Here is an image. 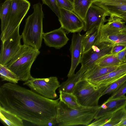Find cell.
I'll list each match as a JSON object with an SVG mask.
<instances>
[{
	"mask_svg": "<svg viewBox=\"0 0 126 126\" xmlns=\"http://www.w3.org/2000/svg\"><path fill=\"white\" fill-rule=\"evenodd\" d=\"M59 100L46 98L16 84L9 82L0 87V106L38 126H47L56 120Z\"/></svg>",
	"mask_w": 126,
	"mask_h": 126,
	"instance_id": "obj_1",
	"label": "cell"
},
{
	"mask_svg": "<svg viewBox=\"0 0 126 126\" xmlns=\"http://www.w3.org/2000/svg\"><path fill=\"white\" fill-rule=\"evenodd\" d=\"M99 107L76 109L68 107L59 100L57 106L56 120L59 126H88L94 119Z\"/></svg>",
	"mask_w": 126,
	"mask_h": 126,
	"instance_id": "obj_2",
	"label": "cell"
},
{
	"mask_svg": "<svg viewBox=\"0 0 126 126\" xmlns=\"http://www.w3.org/2000/svg\"><path fill=\"white\" fill-rule=\"evenodd\" d=\"M33 12L26 19L21 35L24 44L39 50L41 46L44 33V14L42 4L40 2L33 5Z\"/></svg>",
	"mask_w": 126,
	"mask_h": 126,
	"instance_id": "obj_3",
	"label": "cell"
},
{
	"mask_svg": "<svg viewBox=\"0 0 126 126\" xmlns=\"http://www.w3.org/2000/svg\"><path fill=\"white\" fill-rule=\"evenodd\" d=\"M40 53L39 50L24 44L5 66L17 76L20 80L26 82L33 77L31 74V67Z\"/></svg>",
	"mask_w": 126,
	"mask_h": 126,
	"instance_id": "obj_4",
	"label": "cell"
},
{
	"mask_svg": "<svg viewBox=\"0 0 126 126\" xmlns=\"http://www.w3.org/2000/svg\"><path fill=\"white\" fill-rule=\"evenodd\" d=\"M105 89L98 88L87 80L82 79L77 83L72 93L80 105L87 107H94L99 106V100Z\"/></svg>",
	"mask_w": 126,
	"mask_h": 126,
	"instance_id": "obj_5",
	"label": "cell"
},
{
	"mask_svg": "<svg viewBox=\"0 0 126 126\" xmlns=\"http://www.w3.org/2000/svg\"><path fill=\"white\" fill-rule=\"evenodd\" d=\"M12 3L5 29L1 32L2 41L5 40L20 24L28 13L30 3L27 0H12Z\"/></svg>",
	"mask_w": 126,
	"mask_h": 126,
	"instance_id": "obj_6",
	"label": "cell"
},
{
	"mask_svg": "<svg viewBox=\"0 0 126 126\" xmlns=\"http://www.w3.org/2000/svg\"><path fill=\"white\" fill-rule=\"evenodd\" d=\"M23 84L46 98L54 99L58 97L56 91L59 88L60 84L56 77L41 78L32 77Z\"/></svg>",
	"mask_w": 126,
	"mask_h": 126,
	"instance_id": "obj_7",
	"label": "cell"
},
{
	"mask_svg": "<svg viewBox=\"0 0 126 126\" xmlns=\"http://www.w3.org/2000/svg\"><path fill=\"white\" fill-rule=\"evenodd\" d=\"M114 45L97 42L88 51L82 53L80 62L81 66L79 70L84 73L89 68L100 59L110 54Z\"/></svg>",
	"mask_w": 126,
	"mask_h": 126,
	"instance_id": "obj_8",
	"label": "cell"
},
{
	"mask_svg": "<svg viewBox=\"0 0 126 126\" xmlns=\"http://www.w3.org/2000/svg\"><path fill=\"white\" fill-rule=\"evenodd\" d=\"M18 27L5 40L2 41L0 54V64L6 65L16 54L22 45L21 35Z\"/></svg>",
	"mask_w": 126,
	"mask_h": 126,
	"instance_id": "obj_9",
	"label": "cell"
},
{
	"mask_svg": "<svg viewBox=\"0 0 126 126\" xmlns=\"http://www.w3.org/2000/svg\"><path fill=\"white\" fill-rule=\"evenodd\" d=\"M58 18L61 27L69 33L80 32L84 30V21L74 11L60 8Z\"/></svg>",
	"mask_w": 126,
	"mask_h": 126,
	"instance_id": "obj_10",
	"label": "cell"
},
{
	"mask_svg": "<svg viewBox=\"0 0 126 126\" xmlns=\"http://www.w3.org/2000/svg\"><path fill=\"white\" fill-rule=\"evenodd\" d=\"M104 23L99 28L97 42L122 45L126 47V30L109 29L104 25Z\"/></svg>",
	"mask_w": 126,
	"mask_h": 126,
	"instance_id": "obj_11",
	"label": "cell"
},
{
	"mask_svg": "<svg viewBox=\"0 0 126 126\" xmlns=\"http://www.w3.org/2000/svg\"><path fill=\"white\" fill-rule=\"evenodd\" d=\"M109 14L104 9L93 3L85 16L83 30L86 31L94 27L99 28L106 22V17Z\"/></svg>",
	"mask_w": 126,
	"mask_h": 126,
	"instance_id": "obj_12",
	"label": "cell"
},
{
	"mask_svg": "<svg viewBox=\"0 0 126 126\" xmlns=\"http://www.w3.org/2000/svg\"><path fill=\"white\" fill-rule=\"evenodd\" d=\"M83 35L80 32L73 33L70 47L71 56V67L67 75L70 77L75 74V70L80 63L82 54Z\"/></svg>",
	"mask_w": 126,
	"mask_h": 126,
	"instance_id": "obj_13",
	"label": "cell"
},
{
	"mask_svg": "<svg viewBox=\"0 0 126 126\" xmlns=\"http://www.w3.org/2000/svg\"><path fill=\"white\" fill-rule=\"evenodd\" d=\"M126 75V62H122L116 69L106 75L87 80L98 88H106L111 84Z\"/></svg>",
	"mask_w": 126,
	"mask_h": 126,
	"instance_id": "obj_14",
	"label": "cell"
},
{
	"mask_svg": "<svg viewBox=\"0 0 126 126\" xmlns=\"http://www.w3.org/2000/svg\"><path fill=\"white\" fill-rule=\"evenodd\" d=\"M93 3L110 15L126 16V0H94Z\"/></svg>",
	"mask_w": 126,
	"mask_h": 126,
	"instance_id": "obj_15",
	"label": "cell"
},
{
	"mask_svg": "<svg viewBox=\"0 0 126 126\" xmlns=\"http://www.w3.org/2000/svg\"><path fill=\"white\" fill-rule=\"evenodd\" d=\"M43 39L47 46L57 49L63 47L69 40L65 30L61 27L49 32L44 33Z\"/></svg>",
	"mask_w": 126,
	"mask_h": 126,
	"instance_id": "obj_16",
	"label": "cell"
},
{
	"mask_svg": "<svg viewBox=\"0 0 126 126\" xmlns=\"http://www.w3.org/2000/svg\"><path fill=\"white\" fill-rule=\"evenodd\" d=\"M126 107V96L115 99L109 98L101 105L95 116L94 119L107 114L112 113L119 109Z\"/></svg>",
	"mask_w": 126,
	"mask_h": 126,
	"instance_id": "obj_17",
	"label": "cell"
},
{
	"mask_svg": "<svg viewBox=\"0 0 126 126\" xmlns=\"http://www.w3.org/2000/svg\"><path fill=\"white\" fill-rule=\"evenodd\" d=\"M118 66L103 67L94 64L85 72L82 79L89 80L101 77L115 70Z\"/></svg>",
	"mask_w": 126,
	"mask_h": 126,
	"instance_id": "obj_18",
	"label": "cell"
},
{
	"mask_svg": "<svg viewBox=\"0 0 126 126\" xmlns=\"http://www.w3.org/2000/svg\"><path fill=\"white\" fill-rule=\"evenodd\" d=\"M99 28L94 27L86 31L82 38V53L88 51L97 42Z\"/></svg>",
	"mask_w": 126,
	"mask_h": 126,
	"instance_id": "obj_19",
	"label": "cell"
},
{
	"mask_svg": "<svg viewBox=\"0 0 126 126\" xmlns=\"http://www.w3.org/2000/svg\"><path fill=\"white\" fill-rule=\"evenodd\" d=\"M0 118L1 121L8 126H23V120L15 114L0 106Z\"/></svg>",
	"mask_w": 126,
	"mask_h": 126,
	"instance_id": "obj_20",
	"label": "cell"
},
{
	"mask_svg": "<svg viewBox=\"0 0 126 126\" xmlns=\"http://www.w3.org/2000/svg\"><path fill=\"white\" fill-rule=\"evenodd\" d=\"M84 73L78 71L76 74H74L68 77L65 81L60 84L58 90L67 93H72L73 89L77 83L82 80Z\"/></svg>",
	"mask_w": 126,
	"mask_h": 126,
	"instance_id": "obj_21",
	"label": "cell"
},
{
	"mask_svg": "<svg viewBox=\"0 0 126 126\" xmlns=\"http://www.w3.org/2000/svg\"><path fill=\"white\" fill-rule=\"evenodd\" d=\"M94 0H74V11L84 21L86 13Z\"/></svg>",
	"mask_w": 126,
	"mask_h": 126,
	"instance_id": "obj_22",
	"label": "cell"
},
{
	"mask_svg": "<svg viewBox=\"0 0 126 126\" xmlns=\"http://www.w3.org/2000/svg\"><path fill=\"white\" fill-rule=\"evenodd\" d=\"M59 91L60 100L68 107L78 110L85 107L81 106L79 104L77 97L73 93L65 92L61 91Z\"/></svg>",
	"mask_w": 126,
	"mask_h": 126,
	"instance_id": "obj_23",
	"label": "cell"
},
{
	"mask_svg": "<svg viewBox=\"0 0 126 126\" xmlns=\"http://www.w3.org/2000/svg\"><path fill=\"white\" fill-rule=\"evenodd\" d=\"M109 17L108 19H106V23L104 24L106 27L117 30H124L126 28V23L122 18L114 15L110 14Z\"/></svg>",
	"mask_w": 126,
	"mask_h": 126,
	"instance_id": "obj_24",
	"label": "cell"
},
{
	"mask_svg": "<svg viewBox=\"0 0 126 126\" xmlns=\"http://www.w3.org/2000/svg\"><path fill=\"white\" fill-rule=\"evenodd\" d=\"M122 62L118 58L116 54H110L106 55L94 63L103 67L118 66Z\"/></svg>",
	"mask_w": 126,
	"mask_h": 126,
	"instance_id": "obj_25",
	"label": "cell"
},
{
	"mask_svg": "<svg viewBox=\"0 0 126 126\" xmlns=\"http://www.w3.org/2000/svg\"><path fill=\"white\" fill-rule=\"evenodd\" d=\"M12 3V0H5L0 6V18L1 20V32L4 31L6 26Z\"/></svg>",
	"mask_w": 126,
	"mask_h": 126,
	"instance_id": "obj_26",
	"label": "cell"
},
{
	"mask_svg": "<svg viewBox=\"0 0 126 126\" xmlns=\"http://www.w3.org/2000/svg\"><path fill=\"white\" fill-rule=\"evenodd\" d=\"M126 117V108L125 107L113 113L110 119L104 126H119Z\"/></svg>",
	"mask_w": 126,
	"mask_h": 126,
	"instance_id": "obj_27",
	"label": "cell"
},
{
	"mask_svg": "<svg viewBox=\"0 0 126 126\" xmlns=\"http://www.w3.org/2000/svg\"><path fill=\"white\" fill-rule=\"evenodd\" d=\"M0 78L2 80L5 81L17 84L19 79L13 72L9 69L5 65L0 64Z\"/></svg>",
	"mask_w": 126,
	"mask_h": 126,
	"instance_id": "obj_28",
	"label": "cell"
},
{
	"mask_svg": "<svg viewBox=\"0 0 126 126\" xmlns=\"http://www.w3.org/2000/svg\"><path fill=\"white\" fill-rule=\"evenodd\" d=\"M126 81V75L108 86L102 92L101 96L106 94L113 93Z\"/></svg>",
	"mask_w": 126,
	"mask_h": 126,
	"instance_id": "obj_29",
	"label": "cell"
},
{
	"mask_svg": "<svg viewBox=\"0 0 126 126\" xmlns=\"http://www.w3.org/2000/svg\"><path fill=\"white\" fill-rule=\"evenodd\" d=\"M126 93V81L123 84L113 93L110 99H115L125 96Z\"/></svg>",
	"mask_w": 126,
	"mask_h": 126,
	"instance_id": "obj_30",
	"label": "cell"
},
{
	"mask_svg": "<svg viewBox=\"0 0 126 126\" xmlns=\"http://www.w3.org/2000/svg\"><path fill=\"white\" fill-rule=\"evenodd\" d=\"M112 113L107 114L95 120L93 122L89 125L88 126H104L110 119Z\"/></svg>",
	"mask_w": 126,
	"mask_h": 126,
	"instance_id": "obj_31",
	"label": "cell"
},
{
	"mask_svg": "<svg viewBox=\"0 0 126 126\" xmlns=\"http://www.w3.org/2000/svg\"><path fill=\"white\" fill-rule=\"evenodd\" d=\"M43 4L49 7L55 14L58 18L60 17L59 9L58 7L56 0H42Z\"/></svg>",
	"mask_w": 126,
	"mask_h": 126,
	"instance_id": "obj_32",
	"label": "cell"
},
{
	"mask_svg": "<svg viewBox=\"0 0 126 126\" xmlns=\"http://www.w3.org/2000/svg\"><path fill=\"white\" fill-rule=\"evenodd\" d=\"M57 6L59 8H62L73 11V3L69 0H56Z\"/></svg>",
	"mask_w": 126,
	"mask_h": 126,
	"instance_id": "obj_33",
	"label": "cell"
},
{
	"mask_svg": "<svg viewBox=\"0 0 126 126\" xmlns=\"http://www.w3.org/2000/svg\"><path fill=\"white\" fill-rule=\"evenodd\" d=\"M125 47L122 45H114L112 48L110 54H116L124 49Z\"/></svg>",
	"mask_w": 126,
	"mask_h": 126,
	"instance_id": "obj_34",
	"label": "cell"
},
{
	"mask_svg": "<svg viewBox=\"0 0 126 126\" xmlns=\"http://www.w3.org/2000/svg\"><path fill=\"white\" fill-rule=\"evenodd\" d=\"M118 59L122 62H124L126 55V47L122 51L116 54Z\"/></svg>",
	"mask_w": 126,
	"mask_h": 126,
	"instance_id": "obj_35",
	"label": "cell"
},
{
	"mask_svg": "<svg viewBox=\"0 0 126 126\" xmlns=\"http://www.w3.org/2000/svg\"><path fill=\"white\" fill-rule=\"evenodd\" d=\"M57 124L56 120H53L49 122L47 124V126H54Z\"/></svg>",
	"mask_w": 126,
	"mask_h": 126,
	"instance_id": "obj_36",
	"label": "cell"
},
{
	"mask_svg": "<svg viewBox=\"0 0 126 126\" xmlns=\"http://www.w3.org/2000/svg\"><path fill=\"white\" fill-rule=\"evenodd\" d=\"M119 126H126V117L125 119L119 125Z\"/></svg>",
	"mask_w": 126,
	"mask_h": 126,
	"instance_id": "obj_37",
	"label": "cell"
},
{
	"mask_svg": "<svg viewBox=\"0 0 126 126\" xmlns=\"http://www.w3.org/2000/svg\"><path fill=\"white\" fill-rule=\"evenodd\" d=\"M122 18L124 21L126 23V16Z\"/></svg>",
	"mask_w": 126,
	"mask_h": 126,
	"instance_id": "obj_38",
	"label": "cell"
},
{
	"mask_svg": "<svg viewBox=\"0 0 126 126\" xmlns=\"http://www.w3.org/2000/svg\"><path fill=\"white\" fill-rule=\"evenodd\" d=\"M126 62V55L125 56L124 62Z\"/></svg>",
	"mask_w": 126,
	"mask_h": 126,
	"instance_id": "obj_39",
	"label": "cell"
},
{
	"mask_svg": "<svg viewBox=\"0 0 126 126\" xmlns=\"http://www.w3.org/2000/svg\"><path fill=\"white\" fill-rule=\"evenodd\" d=\"M73 3L74 0H69Z\"/></svg>",
	"mask_w": 126,
	"mask_h": 126,
	"instance_id": "obj_40",
	"label": "cell"
},
{
	"mask_svg": "<svg viewBox=\"0 0 126 126\" xmlns=\"http://www.w3.org/2000/svg\"><path fill=\"white\" fill-rule=\"evenodd\" d=\"M125 30H126V28L125 29Z\"/></svg>",
	"mask_w": 126,
	"mask_h": 126,
	"instance_id": "obj_41",
	"label": "cell"
}]
</instances>
